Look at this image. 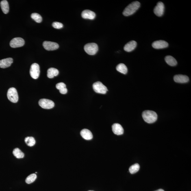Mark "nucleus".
<instances>
[{"instance_id":"f257e3e1","label":"nucleus","mask_w":191,"mask_h":191,"mask_svg":"<svg viewBox=\"0 0 191 191\" xmlns=\"http://www.w3.org/2000/svg\"><path fill=\"white\" fill-rule=\"evenodd\" d=\"M140 3L138 1L133 2L127 6L124 10V16H127L133 14L140 7Z\"/></svg>"},{"instance_id":"f03ea898","label":"nucleus","mask_w":191,"mask_h":191,"mask_svg":"<svg viewBox=\"0 0 191 191\" xmlns=\"http://www.w3.org/2000/svg\"><path fill=\"white\" fill-rule=\"evenodd\" d=\"M142 116L144 121L149 124L155 122L157 118V114L153 111H144L143 112Z\"/></svg>"},{"instance_id":"7ed1b4c3","label":"nucleus","mask_w":191,"mask_h":191,"mask_svg":"<svg viewBox=\"0 0 191 191\" xmlns=\"http://www.w3.org/2000/svg\"><path fill=\"white\" fill-rule=\"evenodd\" d=\"M84 49L89 55H93L97 52L99 48L97 44L95 43L87 44L84 47Z\"/></svg>"},{"instance_id":"20e7f679","label":"nucleus","mask_w":191,"mask_h":191,"mask_svg":"<svg viewBox=\"0 0 191 191\" xmlns=\"http://www.w3.org/2000/svg\"><path fill=\"white\" fill-rule=\"evenodd\" d=\"M7 97L9 101L12 102H17L18 100V92L15 88H11L9 89L7 92Z\"/></svg>"},{"instance_id":"39448f33","label":"nucleus","mask_w":191,"mask_h":191,"mask_svg":"<svg viewBox=\"0 0 191 191\" xmlns=\"http://www.w3.org/2000/svg\"><path fill=\"white\" fill-rule=\"evenodd\" d=\"M93 88L94 91L97 93L104 94L108 91L107 87L100 81L94 83L93 85Z\"/></svg>"},{"instance_id":"423d86ee","label":"nucleus","mask_w":191,"mask_h":191,"mask_svg":"<svg viewBox=\"0 0 191 191\" xmlns=\"http://www.w3.org/2000/svg\"><path fill=\"white\" fill-rule=\"evenodd\" d=\"M40 67L38 64L34 63L31 65L30 70V74L31 77L33 79L38 78L40 76Z\"/></svg>"},{"instance_id":"0eeeda50","label":"nucleus","mask_w":191,"mask_h":191,"mask_svg":"<svg viewBox=\"0 0 191 191\" xmlns=\"http://www.w3.org/2000/svg\"><path fill=\"white\" fill-rule=\"evenodd\" d=\"M40 106L45 109H50L54 107L55 104L51 100L46 99H41L39 101Z\"/></svg>"},{"instance_id":"6e6552de","label":"nucleus","mask_w":191,"mask_h":191,"mask_svg":"<svg viewBox=\"0 0 191 191\" xmlns=\"http://www.w3.org/2000/svg\"><path fill=\"white\" fill-rule=\"evenodd\" d=\"M25 41L22 38L18 37L13 39L10 42V45L12 48L22 47L25 44Z\"/></svg>"},{"instance_id":"1a4fd4ad","label":"nucleus","mask_w":191,"mask_h":191,"mask_svg":"<svg viewBox=\"0 0 191 191\" xmlns=\"http://www.w3.org/2000/svg\"><path fill=\"white\" fill-rule=\"evenodd\" d=\"M165 7L162 2H159L154 9V12L157 16H162L164 12Z\"/></svg>"},{"instance_id":"9d476101","label":"nucleus","mask_w":191,"mask_h":191,"mask_svg":"<svg viewBox=\"0 0 191 191\" xmlns=\"http://www.w3.org/2000/svg\"><path fill=\"white\" fill-rule=\"evenodd\" d=\"M43 46L44 49L48 51L55 50L59 48V44L56 42L46 41L43 42Z\"/></svg>"},{"instance_id":"9b49d317","label":"nucleus","mask_w":191,"mask_h":191,"mask_svg":"<svg viewBox=\"0 0 191 191\" xmlns=\"http://www.w3.org/2000/svg\"><path fill=\"white\" fill-rule=\"evenodd\" d=\"M152 45L155 49H161L168 47V44L164 40H160L154 42Z\"/></svg>"},{"instance_id":"f8f14e48","label":"nucleus","mask_w":191,"mask_h":191,"mask_svg":"<svg viewBox=\"0 0 191 191\" xmlns=\"http://www.w3.org/2000/svg\"><path fill=\"white\" fill-rule=\"evenodd\" d=\"M81 16L84 19L93 20L96 17V14L91 10H85L81 13Z\"/></svg>"},{"instance_id":"ddd939ff","label":"nucleus","mask_w":191,"mask_h":191,"mask_svg":"<svg viewBox=\"0 0 191 191\" xmlns=\"http://www.w3.org/2000/svg\"><path fill=\"white\" fill-rule=\"evenodd\" d=\"M112 129L113 132L115 134L120 135L123 134L124 129L119 124H114L112 126Z\"/></svg>"},{"instance_id":"4468645a","label":"nucleus","mask_w":191,"mask_h":191,"mask_svg":"<svg viewBox=\"0 0 191 191\" xmlns=\"http://www.w3.org/2000/svg\"><path fill=\"white\" fill-rule=\"evenodd\" d=\"M174 80L176 83H186L189 81V78L185 75H176L174 77Z\"/></svg>"},{"instance_id":"2eb2a0df","label":"nucleus","mask_w":191,"mask_h":191,"mask_svg":"<svg viewBox=\"0 0 191 191\" xmlns=\"http://www.w3.org/2000/svg\"><path fill=\"white\" fill-rule=\"evenodd\" d=\"M13 62L12 58H8L0 60V67L5 68L9 67Z\"/></svg>"},{"instance_id":"dca6fc26","label":"nucleus","mask_w":191,"mask_h":191,"mask_svg":"<svg viewBox=\"0 0 191 191\" xmlns=\"http://www.w3.org/2000/svg\"><path fill=\"white\" fill-rule=\"evenodd\" d=\"M137 42L134 40L131 41L126 44L124 47V50L126 51L130 52L134 50L137 46Z\"/></svg>"},{"instance_id":"f3484780","label":"nucleus","mask_w":191,"mask_h":191,"mask_svg":"<svg viewBox=\"0 0 191 191\" xmlns=\"http://www.w3.org/2000/svg\"><path fill=\"white\" fill-rule=\"evenodd\" d=\"M80 135L85 140H89L93 138V135L91 132L87 129L82 130L80 132Z\"/></svg>"},{"instance_id":"a211bd4d","label":"nucleus","mask_w":191,"mask_h":191,"mask_svg":"<svg viewBox=\"0 0 191 191\" xmlns=\"http://www.w3.org/2000/svg\"><path fill=\"white\" fill-rule=\"evenodd\" d=\"M59 74V70L57 69L53 68H50L47 71V77L49 78H53L58 75Z\"/></svg>"},{"instance_id":"6ab92c4d","label":"nucleus","mask_w":191,"mask_h":191,"mask_svg":"<svg viewBox=\"0 0 191 191\" xmlns=\"http://www.w3.org/2000/svg\"><path fill=\"white\" fill-rule=\"evenodd\" d=\"M1 7L2 10L4 13L8 14L9 12V7L8 1L6 0H3L1 2Z\"/></svg>"},{"instance_id":"aec40b11","label":"nucleus","mask_w":191,"mask_h":191,"mask_svg":"<svg viewBox=\"0 0 191 191\" xmlns=\"http://www.w3.org/2000/svg\"><path fill=\"white\" fill-rule=\"evenodd\" d=\"M165 60L169 65L171 66H175L177 64V61L173 57L171 56H168L165 58Z\"/></svg>"},{"instance_id":"412c9836","label":"nucleus","mask_w":191,"mask_h":191,"mask_svg":"<svg viewBox=\"0 0 191 191\" xmlns=\"http://www.w3.org/2000/svg\"><path fill=\"white\" fill-rule=\"evenodd\" d=\"M116 69L117 71L124 75H125L127 72V67L123 64H120L116 66Z\"/></svg>"},{"instance_id":"4be33fe9","label":"nucleus","mask_w":191,"mask_h":191,"mask_svg":"<svg viewBox=\"0 0 191 191\" xmlns=\"http://www.w3.org/2000/svg\"><path fill=\"white\" fill-rule=\"evenodd\" d=\"M13 154L18 159L23 158L24 157V154L18 148H16L14 150Z\"/></svg>"},{"instance_id":"5701e85b","label":"nucleus","mask_w":191,"mask_h":191,"mask_svg":"<svg viewBox=\"0 0 191 191\" xmlns=\"http://www.w3.org/2000/svg\"><path fill=\"white\" fill-rule=\"evenodd\" d=\"M25 142L27 146H34L36 144V140L32 137H28L25 139Z\"/></svg>"},{"instance_id":"b1692460","label":"nucleus","mask_w":191,"mask_h":191,"mask_svg":"<svg viewBox=\"0 0 191 191\" xmlns=\"http://www.w3.org/2000/svg\"><path fill=\"white\" fill-rule=\"evenodd\" d=\"M140 166L138 164H135L130 167L129 171L131 174H134L138 172L140 169Z\"/></svg>"},{"instance_id":"393cba45","label":"nucleus","mask_w":191,"mask_h":191,"mask_svg":"<svg viewBox=\"0 0 191 191\" xmlns=\"http://www.w3.org/2000/svg\"><path fill=\"white\" fill-rule=\"evenodd\" d=\"M31 17L37 23H41L42 21V18L41 16L37 13H34L31 14Z\"/></svg>"},{"instance_id":"a878e982","label":"nucleus","mask_w":191,"mask_h":191,"mask_svg":"<svg viewBox=\"0 0 191 191\" xmlns=\"http://www.w3.org/2000/svg\"><path fill=\"white\" fill-rule=\"evenodd\" d=\"M37 176L36 174H31L27 177L26 179V182L28 184L34 182L37 179Z\"/></svg>"},{"instance_id":"bb28decb","label":"nucleus","mask_w":191,"mask_h":191,"mask_svg":"<svg viewBox=\"0 0 191 191\" xmlns=\"http://www.w3.org/2000/svg\"><path fill=\"white\" fill-rule=\"evenodd\" d=\"M52 26L54 28L58 29L62 28L63 27V25L62 23L57 22H53L52 24Z\"/></svg>"},{"instance_id":"cd10ccee","label":"nucleus","mask_w":191,"mask_h":191,"mask_svg":"<svg viewBox=\"0 0 191 191\" xmlns=\"http://www.w3.org/2000/svg\"><path fill=\"white\" fill-rule=\"evenodd\" d=\"M56 88L59 90H60L63 88H66V85L63 83H60L56 85Z\"/></svg>"},{"instance_id":"c85d7f7f","label":"nucleus","mask_w":191,"mask_h":191,"mask_svg":"<svg viewBox=\"0 0 191 191\" xmlns=\"http://www.w3.org/2000/svg\"><path fill=\"white\" fill-rule=\"evenodd\" d=\"M60 93L62 94H65L67 92V89L66 88H64L59 90Z\"/></svg>"},{"instance_id":"c756f323","label":"nucleus","mask_w":191,"mask_h":191,"mask_svg":"<svg viewBox=\"0 0 191 191\" xmlns=\"http://www.w3.org/2000/svg\"><path fill=\"white\" fill-rule=\"evenodd\" d=\"M155 191H164V190H162V189H159V190H157Z\"/></svg>"},{"instance_id":"7c9ffc66","label":"nucleus","mask_w":191,"mask_h":191,"mask_svg":"<svg viewBox=\"0 0 191 191\" xmlns=\"http://www.w3.org/2000/svg\"><path fill=\"white\" fill-rule=\"evenodd\" d=\"M91 191V190H90V191Z\"/></svg>"}]
</instances>
